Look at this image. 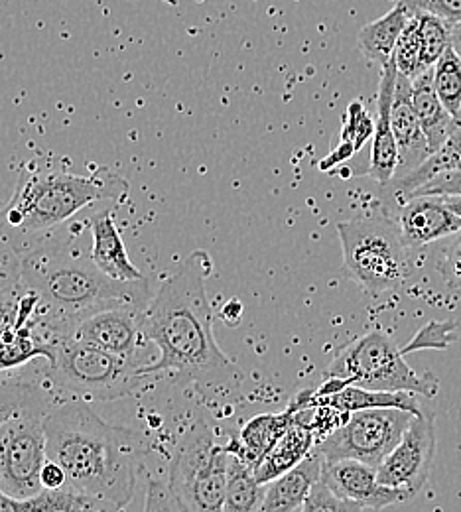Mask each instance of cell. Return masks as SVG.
Here are the masks:
<instances>
[{"mask_svg":"<svg viewBox=\"0 0 461 512\" xmlns=\"http://www.w3.org/2000/svg\"><path fill=\"white\" fill-rule=\"evenodd\" d=\"M211 272V256L198 249L160 284L144 314V333L158 359L144 365L142 373H172L194 386L209 404H225L241 396L245 373L215 341L207 298Z\"/></svg>","mask_w":461,"mask_h":512,"instance_id":"6da1fadb","label":"cell"},{"mask_svg":"<svg viewBox=\"0 0 461 512\" xmlns=\"http://www.w3.org/2000/svg\"><path fill=\"white\" fill-rule=\"evenodd\" d=\"M48 459L66 471L71 493L127 509L144 461L138 432L107 424L83 400H67L44 418Z\"/></svg>","mask_w":461,"mask_h":512,"instance_id":"7a4b0ae2","label":"cell"},{"mask_svg":"<svg viewBox=\"0 0 461 512\" xmlns=\"http://www.w3.org/2000/svg\"><path fill=\"white\" fill-rule=\"evenodd\" d=\"M73 237L62 241L38 239L18 251L22 282L40 298L50 335L60 343L73 337L77 325L89 316L117 308H148L154 294L146 278L121 282L103 274L91 256L73 251Z\"/></svg>","mask_w":461,"mask_h":512,"instance_id":"3957f363","label":"cell"},{"mask_svg":"<svg viewBox=\"0 0 461 512\" xmlns=\"http://www.w3.org/2000/svg\"><path fill=\"white\" fill-rule=\"evenodd\" d=\"M127 193V180L107 166L81 176L69 170L66 158L32 160L22 168L16 190L0 211V227L14 241L46 237L81 209L97 201H123Z\"/></svg>","mask_w":461,"mask_h":512,"instance_id":"277c9868","label":"cell"},{"mask_svg":"<svg viewBox=\"0 0 461 512\" xmlns=\"http://www.w3.org/2000/svg\"><path fill=\"white\" fill-rule=\"evenodd\" d=\"M343 266L365 292L379 296L398 290L410 274V249L404 245L398 223L379 213L337 223Z\"/></svg>","mask_w":461,"mask_h":512,"instance_id":"5b68a950","label":"cell"},{"mask_svg":"<svg viewBox=\"0 0 461 512\" xmlns=\"http://www.w3.org/2000/svg\"><path fill=\"white\" fill-rule=\"evenodd\" d=\"M56 345L40 298L22 282L20 253L14 247H0V373L36 359L50 363Z\"/></svg>","mask_w":461,"mask_h":512,"instance_id":"8992f818","label":"cell"},{"mask_svg":"<svg viewBox=\"0 0 461 512\" xmlns=\"http://www.w3.org/2000/svg\"><path fill=\"white\" fill-rule=\"evenodd\" d=\"M142 367L140 361L66 337L56 345L54 359L48 363V379L83 402H111L131 396L152 379L142 373Z\"/></svg>","mask_w":461,"mask_h":512,"instance_id":"52a82bcc","label":"cell"},{"mask_svg":"<svg viewBox=\"0 0 461 512\" xmlns=\"http://www.w3.org/2000/svg\"><path fill=\"white\" fill-rule=\"evenodd\" d=\"M229 451L213 424L198 418L184 434L170 465L168 485L190 512H223Z\"/></svg>","mask_w":461,"mask_h":512,"instance_id":"ba28073f","label":"cell"},{"mask_svg":"<svg viewBox=\"0 0 461 512\" xmlns=\"http://www.w3.org/2000/svg\"><path fill=\"white\" fill-rule=\"evenodd\" d=\"M324 377L369 390L424 396H436L438 392V381L432 375H418L404 361V351L381 329H373L343 347Z\"/></svg>","mask_w":461,"mask_h":512,"instance_id":"9c48e42d","label":"cell"},{"mask_svg":"<svg viewBox=\"0 0 461 512\" xmlns=\"http://www.w3.org/2000/svg\"><path fill=\"white\" fill-rule=\"evenodd\" d=\"M52 406L36 404L0 426V491L30 499L44 491L42 469L48 461L44 418Z\"/></svg>","mask_w":461,"mask_h":512,"instance_id":"30bf717a","label":"cell"},{"mask_svg":"<svg viewBox=\"0 0 461 512\" xmlns=\"http://www.w3.org/2000/svg\"><path fill=\"white\" fill-rule=\"evenodd\" d=\"M416 414L400 408H369L349 420L316 444L324 461L357 459L379 469L387 455L398 446Z\"/></svg>","mask_w":461,"mask_h":512,"instance_id":"8fae6325","label":"cell"},{"mask_svg":"<svg viewBox=\"0 0 461 512\" xmlns=\"http://www.w3.org/2000/svg\"><path fill=\"white\" fill-rule=\"evenodd\" d=\"M434 455H436L434 414L424 410L412 418L398 446L379 465L377 469L379 483L406 491L410 499L416 497L424 489L432 473Z\"/></svg>","mask_w":461,"mask_h":512,"instance_id":"7c38bea8","label":"cell"},{"mask_svg":"<svg viewBox=\"0 0 461 512\" xmlns=\"http://www.w3.org/2000/svg\"><path fill=\"white\" fill-rule=\"evenodd\" d=\"M144 314L146 308H109L81 321L73 337L111 355L148 365L140 359V351L144 349V345H152L144 333Z\"/></svg>","mask_w":461,"mask_h":512,"instance_id":"4fadbf2b","label":"cell"},{"mask_svg":"<svg viewBox=\"0 0 461 512\" xmlns=\"http://www.w3.org/2000/svg\"><path fill=\"white\" fill-rule=\"evenodd\" d=\"M320 481L337 497L353 501L363 509L381 511L410 501L406 491L379 483L377 467L357 459L324 461Z\"/></svg>","mask_w":461,"mask_h":512,"instance_id":"5bb4252c","label":"cell"},{"mask_svg":"<svg viewBox=\"0 0 461 512\" xmlns=\"http://www.w3.org/2000/svg\"><path fill=\"white\" fill-rule=\"evenodd\" d=\"M396 223L410 251L454 237L461 231L460 215H456L440 195H420L400 203Z\"/></svg>","mask_w":461,"mask_h":512,"instance_id":"9a60e30c","label":"cell"},{"mask_svg":"<svg viewBox=\"0 0 461 512\" xmlns=\"http://www.w3.org/2000/svg\"><path fill=\"white\" fill-rule=\"evenodd\" d=\"M396 77H398V67L393 56L389 64L381 67V81H379V93H377V121H375V134L371 138V158L365 172V176H369L383 188L395 180L396 168H398V144H396L395 132L391 125Z\"/></svg>","mask_w":461,"mask_h":512,"instance_id":"2e32d148","label":"cell"},{"mask_svg":"<svg viewBox=\"0 0 461 512\" xmlns=\"http://www.w3.org/2000/svg\"><path fill=\"white\" fill-rule=\"evenodd\" d=\"M410 91H412L410 79L404 77L402 73H398L395 99H393V109H391V125H393L396 144H398L396 178L410 174L432 154L426 134L414 113Z\"/></svg>","mask_w":461,"mask_h":512,"instance_id":"e0dca14e","label":"cell"},{"mask_svg":"<svg viewBox=\"0 0 461 512\" xmlns=\"http://www.w3.org/2000/svg\"><path fill=\"white\" fill-rule=\"evenodd\" d=\"M296 414L298 410L292 404H288L284 412L255 416L241 428L237 436L229 438V442L225 444L227 451L231 455H237L249 467L257 469L268 455V451L280 442V438L296 422Z\"/></svg>","mask_w":461,"mask_h":512,"instance_id":"ac0fdd59","label":"cell"},{"mask_svg":"<svg viewBox=\"0 0 461 512\" xmlns=\"http://www.w3.org/2000/svg\"><path fill=\"white\" fill-rule=\"evenodd\" d=\"M91 239L93 245L89 256L103 274L121 282H136L144 278L132 264L121 231L117 229L115 217L109 209H101L91 217Z\"/></svg>","mask_w":461,"mask_h":512,"instance_id":"d6986e66","label":"cell"},{"mask_svg":"<svg viewBox=\"0 0 461 512\" xmlns=\"http://www.w3.org/2000/svg\"><path fill=\"white\" fill-rule=\"evenodd\" d=\"M324 459L312 451L298 467L266 483L263 503L257 512H298L322 477Z\"/></svg>","mask_w":461,"mask_h":512,"instance_id":"ffe728a7","label":"cell"},{"mask_svg":"<svg viewBox=\"0 0 461 512\" xmlns=\"http://www.w3.org/2000/svg\"><path fill=\"white\" fill-rule=\"evenodd\" d=\"M412 83V107L414 113L418 117V123L426 134L430 152L434 154L436 150H440L446 140L461 127L456 117L450 115V111L444 107L442 99L436 93L434 87V67H428L426 71H422L416 79L410 81Z\"/></svg>","mask_w":461,"mask_h":512,"instance_id":"44dd1931","label":"cell"},{"mask_svg":"<svg viewBox=\"0 0 461 512\" xmlns=\"http://www.w3.org/2000/svg\"><path fill=\"white\" fill-rule=\"evenodd\" d=\"M318 444V434L304 422L296 418V422L290 426V430L280 438V442L268 451V455L261 461V465L255 469L257 481L266 485L284 473L298 467Z\"/></svg>","mask_w":461,"mask_h":512,"instance_id":"7402d4cb","label":"cell"},{"mask_svg":"<svg viewBox=\"0 0 461 512\" xmlns=\"http://www.w3.org/2000/svg\"><path fill=\"white\" fill-rule=\"evenodd\" d=\"M410 18H412V12L398 0L385 16L365 24L357 36L361 54L369 62L385 67L393 60L398 38Z\"/></svg>","mask_w":461,"mask_h":512,"instance_id":"603a6c76","label":"cell"},{"mask_svg":"<svg viewBox=\"0 0 461 512\" xmlns=\"http://www.w3.org/2000/svg\"><path fill=\"white\" fill-rule=\"evenodd\" d=\"M264 489L257 481L255 469L229 453V473L223 512H257L263 503Z\"/></svg>","mask_w":461,"mask_h":512,"instance_id":"cb8c5ba5","label":"cell"},{"mask_svg":"<svg viewBox=\"0 0 461 512\" xmlns=\"http://www.w3.org/2000/svg\"><path fill=\"white\" fill-rule=\"evenodd\" d=\"M85 497L67 489H44L30 499H14L0 491V512H85Z\"/></svg>","mask_w":461,"mask_h":512,"instance_id":"d4e9b609","label":"cell"},{"mask_svg":"<svg viewBox=\"0 0 461 512\" xmlns=\"http://www.w3.org/2000/svg\"><path fill=\"white\" fill-rule=\"evenodd\" d=\"M434 87L444 107L458 119L461 109V58L452 46L434 65Z\"/></svg>","mask_w":461,"mask_h":512,"instance_id":"484cf974","label":"cell"},{"mask_svg":"<svg viewBox=\"0 0 461 512\" xmlns=\"http://www.w3.org/2000/svg\"><path fill=\"white\" fill-rule=\"evenodd\" d=\"M36 404H50L44 388L34 383L0 379V426Z\"/></svg>","mask_w":461,"mask_h":512,"instance_id":"4316f807","label":"cell"},{"mask_svg":"<svg viewBox=\"0 0 461 512\" xmlns=\"http://www.w3.org/2000/svg\"><path fill=\"white\" fill-rule=\"evenodd\" d=\"M422 44V64L434 67L452 46V24L434 14H416Z\"/></svg>","mask_w":461,"mask_h":512,"instance_id":"83f0119b","label":"cell"},{"mask_svg":"<svg viewBox=\"0 0 461 512\" xmlns=\"http://www.w3.org/2000/svg\"><path fill=\"white\" fill-rule=\"evenodd\" d=\"M395 62L398 73L408 77L410 81L416 79L426 67L422 64V44H420V32H418V18L412 14L406 28L402 30L395 50Z\"/></svg>","mask_w":461,"mask_h":512,"instance_id":"f1b7e54d","label":"cell"},{"mask_svg":"<svg viewBox=\"0 0 461 512\" xmlns=\"http://www.w3.org/2000/svg\"><path fill=\"white\" fill-rule=\"evenodd\" d=\"M373 134H375V121L365 111L363 103L361 101L349 103L347 115H345V123H343V128H341L339 142L351 144L359 152L365 146V142L369 138H373Z\"/></svg>","mask_w":461,"mask_h":512,"instance_id":"f546056e","label":"cell"},{"mask_svg":"<svg viewBox=\"0 0 461 512\" xmlns=\"http://www.w3.org/2000/svg\"><path fill=\"white\" fill-rule=\"evenodd\" d=\"M142 512H190L188 507L176 497L168 481L150 477L146 483V497Z\"/></svg>","mask_w":461,"mask_h":512,"instance_id":"4dcf8cb0","label":"cell"},{"mask_svg":"<svg viewBox=\"0 0 461 512\" xmlns=\"http://www.w3.org/2000/svg\"><path fill=\"white\" fill-rule=\"evenodd\" d=\"M298 512H363V507L337 497L322 481H318Z\"/></svg>","mask_w":461,"mask_h":512,"instance_id":"1f68e13d","label":"cell"},{"mask_svg":"<svg viewBox=\"0 0 461 512\" xmlns=\"http://www.w3.org/2000/svg\"><path fill=\"white\" fill-rule=\"evenodd\" d=\"M412 14H434L450 24L461 22V0H400Z\"/></svg>","mask_w":461,"mask_h":512,"instance_id":"d6a6232c","label":"cell"},{"mask_svg":"<svg viewBox=\"0 0 461 512\" xmlns=\"http://www.w3.org/2000/svg\"><path fill=\"white\" fill-rule=\"evenodd\" d=\"M420 195H461V172L444 174V176L430 180L428 184H424L422 188H418L416 192L412 193L408 199L420 197Z\"/></svg>","mask_w":461,"mask_h":512,"instance_id":"836d02e7","label":"cell"},{"mask_svg":"<svg viewBox=\"0 0 461 512\" xmlns=\"http://www.w3.org/2000/svg\"><path fill=\"white\" fill-rule=\"evenodd\" d=\"M442 272L450 282L461 284V231L456 233V239L446 249L444 262H442Z\"/></svg>","mask_w":461,"mask_h":512,"instance_id":"e575fe53","label":"cell"},{"mask_svg":"<svg viewBox=\"0 0 461 512\" xmlns=\"http://www.w3.org/2000/svg\"><path fill=\"white\" fill-rule=\"evenodd\" d=\"M66 481V471L62 469V465H58L56 461L48 459L44 469H42V485H44V489H52V491L66 489Z\"/></svg>","mask_w":461,"mask_h":512,"instance_id":"d590c367","label":"cell"},{"mask_svg":"<svg viewBox=\"0 0 461 512\" xmlns=\"http://www.w3.org/2000/svg\"><path fill=\"white\" fill-rule=\"evenodd\" d=\"M241 316H243V304H241L237 298L229 300V302L225 304L223 312H221V320L225 321L227 325H231V327H235V325L241 323Z\"/></svg>","mask_w":461,"mask_h":512,"instance_id":"8d00e7d4","label":"cell"},{"mask_svg":"<svg viewBox=\"0 0 461 512\" xmlns=\"http://www.w3.org/2000/svg\"><path fill=\"white\" fill-rule=\"evenodd\" d=\"M452 48L461 58V22L452 24Z\"/></svg>","mask_w":461,"mask_h":512,"instance_id":"74e56055","label":"cell"},{"mask_svg":"<svg viewBox=\"0 0 461 512\" xmlns=\"http://www.w3.org/2000/svg\"><path fill=\"white\" fill-rule=\"evenodd\" d=\"M440 197H444L446 205H448L456 215H460L461 217V195H440Z\"/></svg>","mask_w":461,"mask_h":512,"instance_id":"f35d334b","label":"cell"},{"mask_svg":"<svg viewBox=\"0 0 461 512\" xmlns=\"http://www.w3.org/2000/svg\"><path fill=\"white\" fill-rule=\"evenodd\" d=\"M127 509H121V507H115V505H109V503H97L93 509L89 512H125Z\"/></svg>","mask_w":461,"mask_h":512,"instance_id":"ab89813d","label":"cell"},{"mask_svg":"<svg viewBox=\"0 0 461 512\" xmlns=\"http://www.w3.org/2000/svg\"><path fill=\"white\" fill-rule=\"evenodd\" d=\"M458 123L461 125V109H460V115H458Z\"/></svg>","mask_w":461,"mask_h":512,"instance_id":"60d3db41","label":"cell"}]
</instances>
